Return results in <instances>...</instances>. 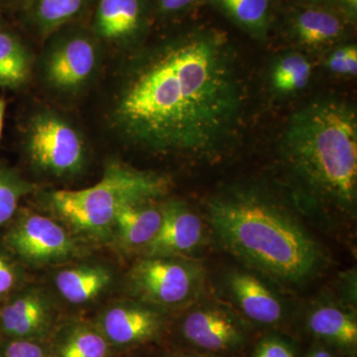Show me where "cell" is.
I'll list each match as a JSON object with an SVG mask.
<instances>
[{"label": "cell", "mask_w": 357, "mask_h": 357, "mask_svg": "<svg viewBox=\"0 0 357 357\" xmlns=\"http://www.w3.org/2000/svg\"><path fill=\"white\" fill-rule=\"evenodd\" d=\"M245 100L229 42L218 33L192 32L129 59L112 95L109 122L132 146L208 159L236 137Z\"/></svg>", "instance_id": "cell-1"}, {"label": "cell", "mask_w": 357, "mask_h": 357, "mask_svg": "<svg viewBox=\"0 0 357 357\" xmlns=\"http://www.w3.org/2000/svg\"><path fill=\"white\" fill-rule=\"evenodd\" d=\"M206 220L215 241L248 267L287 285H303L326 267L319 241L273 197L234 188L211 197Z\"/></svg>", "instance_id": "cell-2"}, {"label": "cell", "mask_w": 357, "mask_h": 357, "mask_svg": "<svg viewBox=\"0 0 357 357\" xmlns=\"http://www.w3.org/2000/svg\"><path fill=\"white\" fill-rule=\"evenodd\" d=\"M284 164L305 192L340 213L357 199V114L354 105L321 98L296 110L280 142Z\"/></svg>", "instance_id": "cell-3"}, {"label": "cell", "mask_w": 357, "mask_h": 357, "mask_svg": "<svg viewBox=\"0 0 357 357\" xmlns=\"http://www.w3.org/2000/svg\"><path fill=\"white\" fill-rule=\"evenodd\" d=\"M170 180L163 175L112 162L102 180L86 189L54 192V208L73 227L89 236H105L114 227L119 211L131 204L165 196Z\"/></svg>", "instance_id": "cell-4"}, {"label": "cell", "mask_w": 357, "mask_h": 357, "mask_svg": "<svg viewBox=\"0 0 357 357\" xmlns=\"http://www.w3.org/2000/svg\"><path fill=\"white\" fill-rule=\"evenodd\" d=\"M26 151L33 165L57 177L79 172L86 159V145L79 131L49 110L35 114L28 124Z\"/></svg>", "instance_id": "cell-5"}, {"label": "cell", "mask_w": 357, "mask_h": 357, "mask_svg": "<svg viewBox=\"0 0 357 357\" xmlns=\"http://www.w3.org/2000/svg\"><path fill=\"white\" fill-rule=\"evenodd\" d=\"M204 280L201 265L172 257H145L129 273L134 295L159 306H174L192 299Z\"/></svg>", "instance_id": "cell-6"}, {"label": "cell", "mask_w": 357, "mask_h": 357, "mask_svg": "<svg viewBox=\"0 0 357 357\" xmlns=\"http://www.w3.org/2000/svg\"><path fill=\"white\" fill-rule=\"evenodd\" d=\"M100 53L95 42L82 34L70 35L55 42L45 55L43 76L55 91L74 93L95 76Z\"/></svg>", "instance_id": "cell-7"}, {"label": "cell", "mask_w": 357, "mask_h": 357, "mask_svg": "<svg viewBox=\"0 0 357 357\" xmlns=\"http://www.w3.org/2000/svg\"><path fill=\"white\" fill-rule=\"evenodd\" d=\"M6 241L16 255L33 264L63 261L76 251L62 227L37 213L23 215L9 231Z\"/></svg>", "instance_id": "cell-8"}, {"label": "cell", "mask_w": 357, "mask_h": 357, "mask_svg": "<svg viewBox=\"0 0 357 357\" xmlns=\"http://www.w3.org/2000/svg\"><path fill=\"white\" fill-rule=\"evenodd\" d=\"M161 227L156 236L144 248L146 257H172L192 252L204 243L203 220L180 201L162 206Z\"/></svg>", "instance_id": "cell-9"}, {"label": "cell", "mask_w": 357, "mask_h": 357, "mask_svg": "<svg viewBox=\"0 0 357 357\" xmlns=\"http://www.w3.org/2000/svg\"><path fill=\"white\" fill-rule=\"evenodd\" d=\"M185 340L203 351L225 354L245 342V331L238 319L217 307H204L189 312L182 325Z\"/></svg>", "instance_id": "cell-10"}, {"label": "cell", "mask_w": 357, "mask_h": 357, "mask_svg": "<svg viewBox=\"0 0 357 357\" xmlns=\"http://www.w3.org/2000/svg\"><path fill=\"white\" fill-rule=\"evenodd\" d=\"M230 293L248 319L261 325H276L283 321L285 307L276 294L255 275L234 272L229 280Z\"/></svg>", "instance_id": "cell-11"}, {"label": "cell", "mask_w": 357, "mask_h": 357, "mask_svg": "<svg viewBox=\"0 0 357 357\" xmlns=\"http://www.w3.org/2000/svg\"><path fill=\"white\" fill-rule=\"evenodd\" d=\"M161 326L158 312L137 305L112 307L102 318L105 335L116 344L146 342L158 335Z\"/></svg>", "instance_id": "cell-12"}, {"label": "cell", "mask_w": 357, "mask_h": 357, "mask_svg": "<svg viewBox=\"0 0 357 357\" xmlns=\"http://www.w3.org/2000/svg\"><path fill=\"white\" fill-rule=\"evenodd\" d=\"M142 18L141 0H100L96 13V33L107 41H128L139 31Z\"/></svg>", "instance_id": "cell-13"}, {"label": "cell", "mask_w": 357, "mask_h": 357, "mask_svg": "<svg viewBox=\"0 0 357 357\" xmlns=\"http://www.w3.org/2000/svg\"><path fill=\"white\" fill-rule=\"evenodd\" d=\"M162 218V206L157 208L152 202L126 206L114 218L119 243L128 248H146L156 236Z\"/></svg>", "instance_id": "cell-14"}, {"label": "cell", "mask_w": 357, "mask_h": 357, "mask_svg": "<svg viewBox=\"0 0 357 357\" xmlns=\"http://www.w3.org/2000/svg\"><path fill=\"white\" fill-rule=\"evenodd\" d=\"M50 318L48 301L38 293L21 295L2 309L0 319L4 332L25 337L41 332Z\"/></svg>", "instance_id": "cell-15"}, {"label": "cell", "mask_w": 357, "mask_h": 357, "mask_svg": "<svg viewBox=\"0 0 357 357\" xmlns=\"http://www.w3.org/2000/svg\"><path fill=\"white\" fill-rule=\"evenodd\" d=\"M312 335L342 349H349L357 344L356 317L332 304L314 307L307 319Z\"/></svg>", "instance_id": "cell-16"}, {"label": "cell", "mask_w": 357, "mask_h": 357, "mask_svg": "<svg viewBox=\"0 0 357 357\" xmlns=\"http://www.w3.org/2000/svg\"><path fill=\"white\" fill-rule=\"evenodd\" d=\"M112 277L107 269L98 266H81L61 271L56 286L65 299L73 304L93 300L109 285Z\"/></svg>", "instance_id": "cell-17"}, {"label": "cell", "mask_w": 357, "mask_h": 357, "mask_svg": "<svg viewBox=\"0 0 357 357\" xmlns=\"http://www.w3.org/2000/svg\"><path fill=\"white\" fill-rule=\"evenodd\" d=\"M30 72L31 60L24 45L10 33L0 32V86L18 88Z\"/></svg>", "instance_id": "cell-18"}, {"label": "cell", "mask_w": 357, "mask_h": 357, "mask_svg": "<svg viewBox=\"0 0 357 357\" xmlns=\"http://www.w3.org/2000/svg\"><path fill=\"white\" fill-rule=\"evenodd\" d=\"M295 31L303 44L317 47L337 39L342 25L335 14L321 9H307L298 15Z\"/></svg>", "instance_id": "cell-19"}, {"label": "cell", "mask_w": 357, "mask_h": 357, "mask_svg": "<svg viewBox=\"0 0 357 357\" xmlns=\"http://www.w3.org/2000/svg\"><path fill=\"white\" fill-rule=\"evenodd\" d=\"M312 74L309 60L298 53L289 54L275 64L271 82L275 91L291 93L306 88Z\"/></svg>", "instance_id": "cell-20"}, {"label": "cell", "mask_w": 357, "mask_h": 357, "mask_svg": "<svg viewBox=\"0 0 357 357\" xmlns=\"http://www.w3.org/2000/svg\"><path fill=\"white\" fill-rule=\"evenodd\" d=\"M236 24L253 34L266 30L269 0H213Z\"/></svg>", "instance_id": "cell-21"}, {"label": "cell", "mask_w": 357, "mask_h": 357, "mask_svg": "<svg viewBox=\"0 0 357 357\" xmlns=\"http://www.w3.org/2000/svg\"><path fill=\"white\" fill-rule=\"evenodd\" d=\"M84 4V0H34L33 14L43 31H52L73 20Z\"/></svg>", "instance_id": "cell-22"}, {"label": "cell", "mask_w": 357, "mask_h": 357, "mask_svg": "<svg viewBox=\"0 0 357 357\" xmlns=\"http://www.w3.org/2000/svg\"><path fill=\"white\" fill-rule=\"evenodd\" d=\"M31 190L29 183L8 169L0 167V225L13 217L20 199Z\"/></svg>", "instance_id": "cell-23"}, {"label": "cell", "mask_w": 357, "mask_h": 357, "mask_svg": "<svg viewBox=\"0 0 357 357\" xmlns=\"http://www.w3.org/2000/svg\"><path fill=\"white\" fill-rule=\"evenodd\" d=\"M107 344L93 331L79 330L70 335L61 349V357H105Z\"/></svg>", "instance_id": "cell-24"}, {"label": "cell", "mask_w": 357, "mask_h": 357, "mask_svg": "<svg viewBox=\"0 0 357 357\" xmlns=\"http://www.w3.org/2000/svg\"><path fill=\"white\" fill-rule=\"evenodd\" d=\"M328 70L337 75L356 76L357 73V49L354 45L338 48L326 61Z\"/></svg>", "instance_id": "cell-25"}, {"label": "cell", "mask_w": 357, "mask_h": 357, "mask_svg": "<svg viewBox=\"0 0 357 357\" xmlns=\"http://www.w3.org/2000/svg\"><path fill=\"white\" fill-rule=\"evenodd\" d=\"M253 357H296L295 349L279 337H265L256 347Z\"/></svg>", "instance_id": "cell-26"}, {"label": "cell", "mask_w": 357, "mask_h": 357, "mask_svg": "<svg viewBox=\"0 0 357 357\" xmlns=\"http://www.w3.org/2000/svg\"><path fill=\"white\" fill-rule=\"evenodd\" d=\"M3 357H46L41 347L29 340H17L7 345Z\"/></svg>", "instance_id": "cell-27"}, {"label": "cell", "mask_w": 357, "mask_h": 357, "mask_svg": "<svg viewBox=\"0 0 357 357\" xmlns=\"http://www.w3.org/2000/svg\"><path fill=\"white\" fill-rule=\"evenodd\" d=\"M16 275L10 263L0 255V295L8 292L15 284Z\"/></svg>", "instance_id": "cell-28"}, {"label": "cell", "mask_w": 357, "mask_h": 357, "mask_svg": "<svg viewBox=\"0 0 357 357\" xmlns=\"http://www.w3.org/2000/svg\"><path fill=\"white\" fill-rule=\"evenodd\" d=\"M196 0H159V6L163 13H175L191 6Z\"/></svg>", "instance_id": "cell-29"}, {"label": "cell", "mask_w": 357, "mask_h": 357, "mask_svg": "<svg viewBox=\"0 0 357 357\" xmlns=\"http://www.w3.org/2000/svg\"><path fill=\"white\" fill-rule=\"evenodd\" d=\"M6 102L3 98H0V139H1L2 128H3L4 114H6Z\"/></svg>", "instance_id": "cell-30"}, {"label": "cell", "mask_w": 357, "mask_h": 357, "mask_svg": "<svg viewBox=\"0 0 357 357\" xmlns=\"http://www.w3.org/2000/svg\"><path fill=\"white\" fill-rule=\"evenodd\" d=\"M307 357H333V354L330 351H326V349H317L312 351Z\"/></svg>", "instance_id": "cell-31"}, {"label": "cell", "mask_w": 357, "mask_h": 357, "mask_svg": "<svg viewBox=\"0 0 357 357\" xmlns=\"http://www.w3.org/2000/svg\"><path fill=\"white\" fill-rule=\"evenodd\" d=\"M345 6L351 9V13H356L357 0H344Z\"/></svg>", "instance_id": "cell-32"}, {"label": "cell", "mask_w": 357, "mask_h": 357, "mask_svg": "<svg viewBox=\"0 0 357 357\" xmlns=\"http://www.w3.org/2000/svg\"><path fill=\"white\" fill-rule=\"evenodd\" d=\"M177 357H204V356H180Z\"/></svg>", "instance_id": "cell-33"}]
</instances>
